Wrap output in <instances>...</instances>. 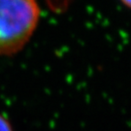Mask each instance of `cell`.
<instances>
[{"label":"cell","instance_id":"cell-3","mask_svg":"<svg viewBox=\"0 0 131 131\" xmlns=\"http://www.w3.org/2000/svg\"><path fill=\"white\" fill-rule=\"evenodd\" d=\"M122 5H124L126 8L131 9V0H119Z\"/></svg>","mask_w":131,"mask_h":131},{"label":"cell","instance_id":"cell-1","mask_svg":"<svg viewBox=\"0 0 131 131\" xmlns=\"http://www.w3.org/2000/svg\"><path fill=\"white\" fill-rule=\"evenodd\" d=\"M40 18L37 0H0V56L20 51Z\"/></svg>","mask_w":131,"mask_h":131},{"label":"cell","instance_id":"cell-2","mask_svg":"<svg viewBox=\"0 0 131 131\" xmlns=\"http://www.w3.org/2000/svg\"><path fill=\"white\" fill-rule=\"evenodd\" d=\"M0 131H13L9 122L2 116H0Z\"/></svg>","mask_w":131,"mask_h":131}]
</instances>
